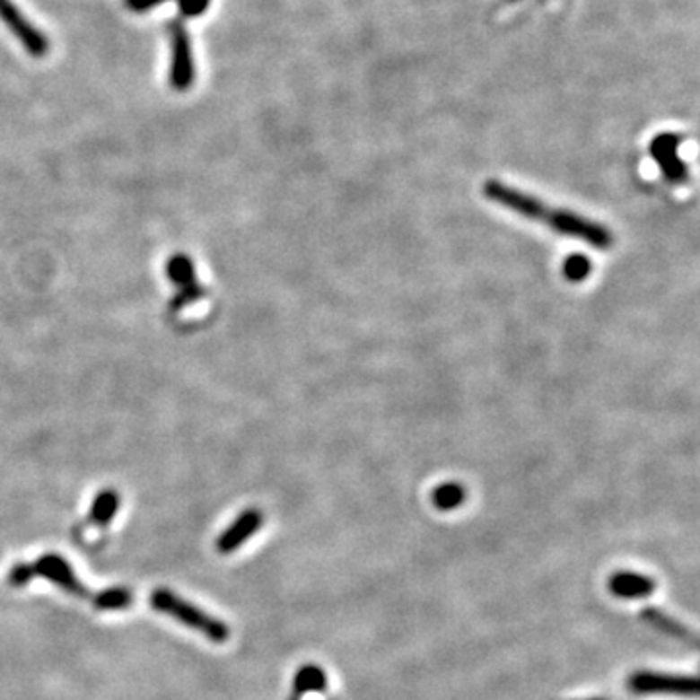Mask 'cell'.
Returning a JSON list of instances; mask_svg holds the SVG:
<instances>
[{
	"label": "cell",
	"instance_id": "cell-1",
	"mask_svg": "<svg viewBox=\"0 0 700 700\" xmlns=\"http://www.w3.org/2000/svg\"><path fill=\"white\" fill-rule=\"evenodd\" d=\"M483 193L500 206L513 210V213L529 220L541 222V224L553 228L558 233H564V236L578 238L601 251L609 249L613 245L611 230L599 224V222L572 213V210L566 208L548 206L541 198L523 193L516 187H510L502 181H486Z\"/></svg>",
	"mask_w": 700,
	"mask_h": 700
},
{
	"label": "cell",
	"instance_id": "cell-2",
	"mask_svg": "<svg viewBox=\"0 0 700 700\" xmlns=\"http://www.w3.org/2000/svg\"><path fill=\"white\" fill-rule=\"evenodd\" d=\"M150 605L152 609L170 615L173 618H178L179 623L185 626H189L197 633H203L208 640L216 642V644H224L230 638V628L226 623H222L220 618L210 617L208 613L197 609V607L189 601H185L178 595L171 593L170 590H154L150 595Z\"/></svg>",
	"mask_w": 700,
	"mask_h": 700
},
{
	"label": "cell",
	"instance_id": "cell-3",
	"mask_svg": "<svg viewBox=\"0 0 700 700\" xmlns=\"http://www.w3.org/2000/svg\"><path fill=\"white\" fill-rule=\"evenodd\" d=\"M628 688L636 695H679L695 696L698 693L696 677L638 671L628 679Z\"/></svg>",
	"mask_w": 700,
	"mask_h": 700
},
{
	"label": "cell",
	"instance_id": "cell-4",
	"mask_svg": "<svg viewBox=\"0 0 700 700\" xmlns=\"http://www.w3.org/2000/svg\"><path fill=\"white\" fill-rule=\"evenodd\" d=\"M168 28H170V39H171L170 86L178 92H185L189 90L195 82L191 39L181 22H171Z\"/></svg>",
	"mask_w": 700,
	"mask_h": 700
},
{
	"label": "cell",
	"instance_id": "cell-5",
	"mask_svg": "<svg viewBox=\"0 0 700 700\" xmlns=\"http://www.w3.org/2000/svg\"><path fill=\"white\" fill-rule=\"evenodd\" d=\"M0 20L6 23L8 30L16 35L23 45V49L31 57H45L49 53V39H47L33 23L23 18V14L12 0H0Z\"/></svg>",
	"mask_w": 700,
	"mask_h": 700
},
{
	"label": "cell",
	"instance_id": "cell-6",
	"mask_svg": "<svg viewBox=\"0 0 700 700\" xmlns=\"http://www.w3.org/2000/svg\"><path fill=\"white\" fill-rule=\"evenodd\" d=\"M679 144H681V136L673 133L658 135L650 144V154L660 163L663 178L675 185L685 183L688 179L685 162L677 156V148H679Z\"/></svg>",
	"mask_w": 700,
	"mask_h": 700
},
{
	"label": "cell",
	"instance_id": "cell-7",
	"mask_svg": "<svg viewBox=\"0 0 700 700\" xmlns=\"http://www.w3.org/2000/svg\"><path fill=\"white\" fill-rule=\"evenodd\" d=\"M31 568H33V574L53 582L55 586L65 590L70 595H80V598H84L86 595V590L78 582L73 566H70L66 563V558L61 555H55V553L43 555L38 558V563H35Z\"/></svg>",
	"mask_w": 700,
	"mask_h": 700
},
{
	"label": "cell",
	"instance_id": "cell-8",
	"mask_svg": "<svg viewBox=\"0 0 700 700\" xmlns=\"http://www.w3.org/2000/svg\"><path fill=\"white\" fill-rule=\"evenodd\" d=\"M263 512L257 508H248L240 513V518L228 525V529L216 539V551L222 555H230L253 537L263 525Z\"/></svg>",
	"mask_w": 700,
	"mask_h": 700
},
{
	"label": "cell",
	"instance_id": "cell-9",
	"mask_svg": "<svg viewBox=\"0 0 700 700\" xmlns=\"http://www.w3.org/2000/svg\"><path fill=\"white\" fill-rule=\"evenodd\" d=\"M658 583L646 574H638L633 570H618L609 578V591L621 599H642L650 598L656 591Z\"/></svg>",
	"mask_w": 700,
	"mask_h": 700
},
{
	"label": "cell",
	"instance_id": "cell-10",
	"mask_svg": "<svg viewBox=\"0 0 700 700\" xmlns=\"http://www.w3.org/2000/svg\"><path fill=\"white\" fill-rule=\"evenodd\" d=\"M642 618H644L650 626L658 628L660 633H663V634H671L679 640L696 644V636L691 633V630L683 626L679 621H677V618H673L668 613L658 609V607H646V609L642 611Z\"/></svg>",
	"mask_w": 700,
	"mask_h": 700
},
{
	"label": "cell",
	"instance_id": "cell-11",
	"mask_svg": "<svg viewBox=\"0 0 700 700\" xmlns=\"http://www.w3.org/2000/svg\"><path fill=\"white\" fill-rule=\"evenodd\" d=\"M121 504V496L117 490L113 488H105L101 493L93 498L92 508H90V521L98 528H105L109 525L115 518L117 510H119Z\"/></svg>",
	"mask_w": 700,
	"mask_h": 700
},
{
	"label": "cell",
	"instance_id": "cell-12",
	"mask_svg": "<svg viewBox=\"0 0 700 700\" xmlns=\"http://www.w3.org/2000/svg\"><path fill=\"white\" fill-rule=\"evenodd\" d=\"M166 275L170 278V283L178 286V290L189 288L198 283L193 259L185 253H175L170 257L166 263Z\"/></svg>",
	"mask_w": 700,
	"mask_h": 700
},
{
	"label": "cell",
	"instance_id": "cell-13",
	"mask_svg": "<svg viewBox=\"0 0 700 700\" xmlns=\"http://www.w3.org/2000/svg\"><path fill=\"white\" fill-rule=\"evenodd\" d=\"M327 688V675L315 663L302 665L294 675V695L302 696L306 693H321Z\"/></svg>",
	"mask_w": 700,
	"mask_h": 700
},
{
	"label": "cell",
	"instance_id": "cell-14",
	"mask_svg": "<svg viewBox=\"0 0 700 700\" xmlns=\"http://www.w3.org/2000/svg\"><path fill=\"white\" fill-rule=\"evenodd\" d=\"M133 603V593L127 588H109L100 591L96 598H93V605L100 611H119L127 609L128 605Z\"/></svg>",
	"mask_w": 700,
	"mask_h": 700
},
{
	"label": "cell",
	"instance_id": "cell-15",
	"mask_svg": "<svg viewBox=\"0 0 700 700\" xmlns=\"http://www.w3.org/2000/svg\"><path fill=\"white\" fill-rule=\"evenodd\" d=\"M463 500H465V490L461 485H455V483L442 485L432 493V502H434V506L440 510L458 508Z\"/></svg>",
	"mask_w": 700,
	"mask_h": 700
},
{
	"label": "cell",
	"instance_id": "cell-16",
	"mask_svg": "<svg viewBox=\"0 0 700 700\" xmlns=\"http://www.w3.org/2000/svg\"><path fill=\"white\" fill-rule=\"evenodd\" d=\"M590 273V261L583 259V257H572V259L566 263V275L572 280H582Z\"/></svg>",
	"mask_w": 700,
	"mask_h": 700
},
{
	"label": "cell",
	"instance_id": "cell-17",
	"mask_svg": "<svg viewBox=\"0 0 700 700\" xmlns=\"http://www.w3.org/2000/svg\"><path fill=\"white\" fill-rule=\"evenodd\" d=\"M31 578H33L31 564H16L8 574V582L12 583V586H18V588L26 586Z\"/></svg>",
	"mask_w": 700,
	"mask_h": 700
},
{
	"label": "cell",
	"instance_id": "cell-18",
	"mask_svg": "<svg viewBox=\"0 0 700 700\" xmlns=\"http://www.w3.org/2000/svg\"><path fill=\"white\" fill-rule=\"evenodd\" d=\"M179 3V12L187 18H195L208 8L210 0H178Z\"/></svg>",
	"mask_w": 700,
	"mask_h": 700
},
{
	"label": "cell",
	"instance_id": "cell-19",
	"mask_svg": "<svg viewBox=\"0 0 700 700\" xmlns=\"http://www.w3.org/2000/svg\"><path fill=\"white\" fill-rule=\"evenodd\" d=\"M162 3L163 0H125L127 8L133 10V12H146L150 8L162 4Z\"/></svg>",
	"mask_w": 700,
	"mask_h": 700
},
{
	"label": "cell",
	"instance_id": "cell-20",
	"mask_svg": "<svg viewBox=\"0 0 700 700\" xmlns=\"http://www.w3.org/2000/svg\"><path fill=\"white\" fill-rule=\"evenodd\" d=\"M595 700H599V698H595Z\"/></svg>",
	"mask_w": 700,
	"mask_h": 700
}]
</instances>
